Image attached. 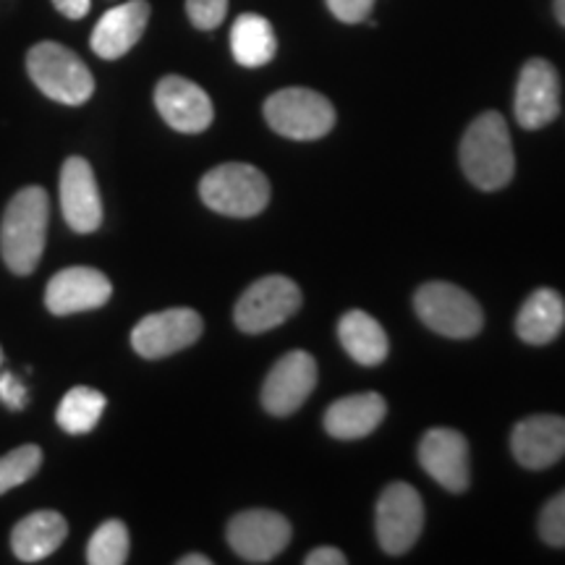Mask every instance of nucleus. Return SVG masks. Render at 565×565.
I'll list each match as a JSON object with an SVG mask.
<instances>
[{
  "label": "nucleus",
  "instance_id": "bb28decb",
  "mask_svg": "<svg viewBox=\"0 0 565 565\" xmlns=\"http://www.w3.org/2000/svg\"><path fill=\"white\" fill-rule=\"evenodd\" d=\"M540 536L550 547H565V490L542 508Z\"/></svg>",
  "mask_w": 565,
  "mask_h": 565
},
{
  "label": "nucleus",
  "instance_id": "ddd939ff",
  "mask_svg": "<svg viewBox=\"0 0 565 565\" xmlns=\"http://www.w3.org/2000/svg\"><path fill=\"white\" fill-rule=\"evenodd\" d=\"M154 105L162 121L181 134H202L210 129L215 108L210 95L200 84L183 79V76H162L154 87Z\"/></svg>",
  "mask_w": 565,
  "mask_h": 565
},
{
  "label": "nucleus",
  "instance_id": "f257e3e1",
  "mask_svg": "<svg viewBox=\"0 0 565 565\" xmlns=\"http://www.w3.org/2000/svg\"><path fill=\"white\" fill-rule=\"evenodd\" d=\"M51 200L42 186L13 194L0 221V257L13 275H32L45 252Z\"/></svg>",
  "mask_w": 565,
  "mask_h": 565
},
{
  "label": "nucleus",
  "instance_id": "b1692460",
  "mask_svg": "<svg viewBox=\"0 0 565 565\" xmlns=\"http://www.w3.org/2000/svg\"><path fill=\"white\" fill-rule=\"evenodd\" d=\"M105 406H108V398L100 391L87 385H76L63 395L58 412H55V422H58L63 433L87 435L97 427Z\"/></svg>",
  "mask_w": 565,
  "mask_h": 565
},
{
  "label": "nucleus",
  "instance_id": "a878e982",
  "mask_svg": "<svg viewBox=\"0 0 565 565\" xmlns=\"http://www.w3.org/2000/svg\"><path fill=\"white\" fill-rule=\"evenodd\" d=\"M42 469V448L38 445H19L0 456V494L21 487Z\"/></svg>",
  "mask_w": 565,
  "mask_h": 565
},
{
  "label": "nucleus",
  "instance_id": "72a5a7b5",
  "mask_svg": "<svg viewBox=\"0 0 565 565\" xmlns=\"http://www.w3.org/2000/svg\"><path fill=\"white\" fill-rule=\"evenodd\" d=\"M555 17L565 26V0H555Z\"/></svg>",
  "mask_w": 565,
  "mask_h": 565
},
{
  "label": "nucleus",
  "instance_id": "39448f33",
  "mask_svg": "<svg viewBox=\"0 0 565 565\" xmlns=\"http://www.w3.org/2000/svg\"><path fill=\"white\" fill-rule=\"evenodd\" d=\"M265 118L280 137L312 141L333 131L335 108L320 92L288 87L267 97Z\"/></svg>",
  "mask_w": 565,
  "mask_h": 565
},
{
  "label": "nucleus",
  "instance_id": "2f4dec72",
  "mask_svg": "<svg viewBox=\"0 0 565 565\" xmlns=\"http://www.w3.org/2000/svg\"><path fill=\"white\" fill-rule=\"evenodd\" d=\"M53 6L58 9V13H63L66 19L79 21L89 13L92 0H53Z\"/></svg>",
  "mask_w": 565,
  "mask_h": 565
},
{
  "label": "nucleus",
  "instance_id": "4be33fe9",
  "mask_svg": "<svg viewBox=\"0 0 565 565\" xmlns=\"http://www.w3.org/2000/svg\"><path fill=\"white\" fill-rule=\"evenodd\" d=\"M338 338L345 353L362 366H377L387 359V333L383 324L374 320L372 315L362 312V309H353L345 312L338 322Z\"/></svg>",
  "mask_w": 565,
  "mask_h": 565
},
{
  "label": "nucleus",
  "instance_id": "7ed1b4c3",
  "mask_svg": "<svg viewBox=\"0 0 565 565\" xmlns=\"http://www.w3.org/2000/svg\"><path fill=\"white\" fill-rule=\"evenodd\" d=\"M26 74L42 95L61 105H84L95 95V76L79 55L61 42H38L26 53Z\"/></svg>",
  "mask_w": 565,
  "mask_h": 565
},
{
  "label": "nucleus",
  "instance_id": "f704fd0d",
  "mask_svg": "<svg viewBox=\"0 0 565 565\" xmlns=\"http://www.w3.org/2000/svg\"><path fill=\"white\" fill-rule=\"evenodd\" d=\"M0 364H3V349H0Z\"/></svg>",
  "mask_w": 565,
  "mask_h": 565
},
{
  "label": "nucleus",
  "instance_id": "423d86ee",
  "mask_svg": "<svg viewBox=\"0 0 565 565\" xmlns=\"http://www.w3.org/2000/svg\"><path fill=\"white\" fill-rule=\"evenodd\" d=\"M414 309L429 330L445 338H456V341L475 338L484 324L482 307L475 296L454 282H424L414 296Z\"/></svg>",
  "mask_w": 565,
  "mask_h": 565
},
{
  "label": "nucleus",
  "instance_id": "c85d7f7f",
  "mask_svg": "<svg viewBox=\"0 0 565 565\" xmlns=\"http://www.w3.org/2000/svg\"><path fill=\"white\" fill-rule=\"evenodd\" d=\"M330 13L341 19L343 24H359V21L370 19L374 0H324Z\"/></svg>",
  "mask_w": 565,
  "mask_h": 565
},
{
  "label": "nucleus",
  "instance_id": "0eeeda50",
  "mask_svg": "<svg viewBox=\"0 0 565 565\" xmlns=\"http://www.w3.org/2000/svg\"><path fill=\"white\" fill-rule=\"evenodd\" d=\"M299 286L286 275H267V278L254 280L242 294L236 309H233V320H236L238 330L257 335L291 320L299 312Z\"/></svg>",
  "mask_w": 565,
  "mask_h": 565
},
{
  "label": "nucleus",
  "instance_id": "f03ea898",
  "mask_svg": "<svg viewBox=\"0 0 565 565\" xmlns=\"http://www.w3.org/2000/svg\"><path fill=\"white\" fill-rule=\"evenodd\" d=\"M461 168L466 179L482 192H498L511 183L515 171L511 131L498 110L475 118L461 139Z\"/></svg>",
  "mask_w": 565,
  "mask_h": 565
},
{
  "label": "nucleus",
  "instance_id": "5701e85b",
  "mask_svg": "<svg viewBox=\"0 0 565 565\" xmlns=\"http://www.w3.org/2000/svg\"><path fill=\"white\" fill-rule=\"evenodd\" d=\"M231 51L238 66H267L275 58V53H278V40H275L270 21L259 17V13H242V17L233 21Z\"/></svg>",
  "mask_w": 565,
  "mask_h": 565
},
{
  "label": "nucleus",
  "instance_id": "9b49d317",
  "mask_svg": "<svg viewBox=\"0 0 565 565\" xmlns=\"http://www.w3.org/2000/svg\"><path fill=\"white\" fill-rule=\"evenodd\" d=\"M291 542V524L275 511H242L228 524V545L246 563H270Z\"/></svg>",
  "mask_w": 565,
  "mask_h": 565
},
{
  "label": "nucleus",
  "instance_id": "dca6fc26",
  "mask_svg": "<svg viewBox=\"0 0 565 565\" xmlns=\"http://www.w3.org/2000/svg\"><path fill=\"white\" fill-rule=\"evenodd\" d=\"M419 463L448 492L469 487V443L450 427H435L422 437Z\"/></svg>",
  "mask_w": 565,
  "mask_h": 565
},
{
  "label": "nucleus",
  "instance_id": "4468645a",
  "mask_svg": "<svg viewBox=\"0 0 565 565\" xmlns=\"http://www.w3.org/2000/svg\"><path fill=\"white\" fill-rule=\"evenodd\" d=\"M317 385V362L312 353L291 351L273 366L263 385V406L273 416L299 412Z\"/></svg>",
  "mask_w": 565,
  "mask_h": 565
},
{
  "label": "nucleus",
  "instance_id": "20e7f679",
  "mask_svg": "<svg viewBox=\"0 0 565 565\" xmlns=\"http://www.w3.org/2000/svg\"><path fill=\"white\" fill-rule=\"evenodd\" d=\"M200 196L210 210L228 217H254L270 202V181L246 162H225L200 181Z\"/></svg>",
  "mask_w": 565,
  "mask_h": 565
},
{
  "label": "nucleus",
  "instance_id": "9d476101",
  "mask_svg": "<svg viewBox=\"0 0 565 565\" xmlns=\"http://www.w3.org/2000/svg\"><path fill=\"white\" fill-rule=\"evenodd\" d=\"M515 121L521 129H545L561 116V76L545 58H532L521 68L513 100Z\"/></svg>",
  "mask_w": 565,
  "mask_h": 565
},
{
  "label": "nucleus",
  "instance_id": "1a4fd4ad",
  "mask_svg": "<svg viewBox=\"0 0 565 565\" xmlns=\"http://www.w3.org/2000/svg\"><path fill=\"white\" fill-rule=\"evenodd\" d=\"M204 322L200 312L186 307L147 315L131 330V345L141 359H166L194 345L202 338Z\"/></svg>",
  "mask_w": 565,
  "mask_h": 565
},
{
  "label": "nucleus",
  "instance_id": "f8f14e48",
  "mask_svg": "<svg viewBox=\"0 0 565 565\" xmlns=\"http://www.w3.org/2000/svg\"><path fill=\"white\" fill-rule=\"evenodd\" d=\"M113 282L95 267H66L55 273L45 288V307L55 317L100 309L110 301Z\"/></svg>",
  "mask_w": 565,
  "mask_h": 565
},
{
  "label": "nucleus",
  "instance_id": "f3484780",
  "mask_svg": "<svg viewBox=\"0 0 565 565\" xmlns=\"http://www.w3.org/2000/svg\"><path fill=\"white\" fill-rule=\"evenodd\" d=\"M511 450L524 469L542 471L565 456V416L536 414L515 424Z\"/></svg>",
  "mask_w": 565,
  "mask_h": 565
},
{
  "label": "nucleus",
  "instance_id": "6ab92c4d",
  "mask_svg": "<svg viewBox=\"0 0 565 565\" xmlns=\"http://www.w3.org/2000/svg\"><path fill=\"white\" fill-rule=\"evenodd\" d=\"M68 536V524L58 511H34L11 532V550L21 563H40L51 557Z\"/></svg>",
  "mask_w": 565,
  "mask_h": 565
},
{
  "label": "nucleus",
  "instance_id": "393cba45",
  "mask_svg": "<svg viewBox=\"0 0 565 565\" xmlns=\"http://www.w3.org/2000/svg\"><path fill=\"white\" fill-rule=\"evenodd\" d=\"M129 529L124 521L110 519L97 532L92 534L87 545V563L89 565H124L129 561Z\"/></svg>",
  "mask_w": 565,
  "mask_h": 565
},
{
  "label": "nucleus",
  "instance_id": "473e14b6",
  "mask_svg": "<svg viewBox=\"0 0 565 565\" xmlns=\"http://www.w3.org/2000/svg\"><path fill=\"white\" fill-rule=\"evenodd\" d=\"M179 565H212V561L207 555H200V553H192V555H183Z\"/></svg>",
  "mask_w": 565,
  "mask_h": 565
},
{
  "label": "nucleus",
  "instance_id": "7c9ffc66",
  "mask_svg": "<svg viewBox=\"0 0 565 565\" xmlns=\"http://www.w3.org/2000/svg\"><path fill=\"white\" fill-rule=\"evenodd\" d=\"M303 563L307 565H345L349 563V557H345L338 547H317L307 557H303Z\"/></svg>",
  "mask_w": 565,
  "mask_h": 565
},
{
  "label": "nucleus",
  "instance_id": "a211bd4d",
  "mask_svg": "<svg viewBox=\"0 0 565 565\" xmlns=\"http://www.w3.org/2000/svg\"><path fill=\"white\" fill-rule=\"evenodd\" d=\"M147 21H150V3L147 0H129V3L105 11V17L97 21L95 32L89 38L92 51L105 61L121 58L141 40Z\"/></svg>",
  "mask_w": 565,
  "mask_h": 565
},
{
  "label": "nucleus",
  "instance_id": "aec40b11",
  "mask_svg": "<svg viewBox=\"0 0 565 565\" xmlns=\"http://www.w3.org/2000/svg\"><path fill=\"white\" fill-rule=\"evenodd\" d=\"M387 414V404L377 393H359L349 398L335 401L324 412V429L338 440H359L372 435Z\"/></svg>",
  "mask_w": 565,
  "mask_h": 565
},
{
  "label": "nucleus",
  "instance_id": "6e6552de",
  "mask_svg": "<svg viewBox=\"0 0 565 565\" xmlns=\"http://www.w3.org/2000/svg\"><path fill=\"white\" fill-rule=\"evenodd\" d=\"M424 526L419 492L406 482L387 484L377 500V540L387 555H404L416 545Z\"/></svg>",
  "mask_w": 565,
  "mask_h": 565
},
{
  "label": "nucleus",
  "instance_id": "c756f323",
  "mask_svg": "<svg viewBox=\"0 0 565 565\" xmlns=\"http://www.w3.org/2000/svg\"><path fill=\"white\" fill-rule=\"evenodd\" d=\"M0 401L11 408V412H21L26 406V385L21 383L17 374L0 372Z\"/></svg>",
  "mask_w": 565,
  "mask_h": 565
},
{
  "label": "nucleus",
  "instance_id": "412c9836",
  "mask_svg": "<svg viewBox=\"0 0 565 565\" xmlns=\"http://www.w3.org/2000/svg\"><path fill=\"white\" fill-rule=\"evenodd\" d=\"M565 324V301L553 288H536L515 317V333L529 345H545L561 335Z\"/></svg>",
  "mask_w": 565,
  "mask_h": 565
},
{
  "label": "nucleus",
  "instance_id": "cd10ccee",
  "mask_svg": "<svg viewBox=\"0 0 565 565\" xmlns=\"http://www.w3.org/2000/svg\"><path fill=\"white\" fill-rule=\"evenodd\" d=\"M186 13L196 30H217L228 13V0H186Z\"/></svg>",
  "mask_w": 565,
  "mask_h": 565
},
{
  "label": "nucleus",
  "instance_id": "2eb2a0df",
  "mask_svg": "<svg viewBox=\"0 0 565 565\" xmlns=\"http://www.w3.org/2000/svg\"><path fill=\"white\" fill-rule=\"evenodd\" d=\"M61 212L74 233H95L103 223V200L95 171L84 158H68L61 168Z\"/></svg>",
  "mask_w": 565,
  "mask_h": 565
}]
</instances>
